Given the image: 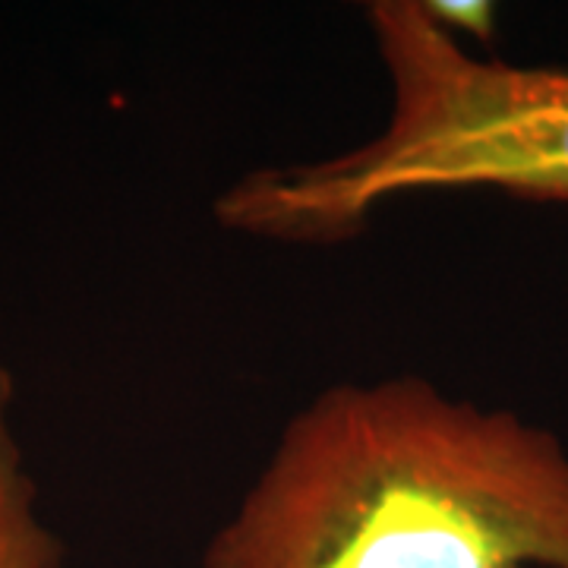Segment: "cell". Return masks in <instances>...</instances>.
Here are the masks:
<instances>
[{"mask_svg":"<svg viewBox=\"0 0 568 568\" xmlns=\"http://www.w3.org/2000/svg\"><path fill=\"white\" fill-rule=\"evenodd\" d=\"M63 540L44 521L17 433V386L0 364V568H63Z\"/></svg>","mask_w":568,"mask_h":568,"instance_id":"cell-3","label":"cell"},{"mask_svg":"<svg viewBox=\"0 0 568 568\" xmlns=\"http://www.w3.org/2000/svg\"><path fill=\"white\" fill-rule=\"evenodd\" d=\"M386 123L316 162L268 164L215 200V222L260 241L347 244L392 200L489 190L568 205V63L474 54L424 0H373Z\"/></svg>","mask_w":568,"mask_h":568,"instance_id":"cell-2","label":"cell"},{"mask_svg":"<svg viewBox=\"0 0 568 568\" xmlns=\"http://www.w3.org/2000/svg\"><path fill=\"white\" fill-rule=\"evenodd\" d=\"M203 568H568V452L424 376L323 388Z\"/></svg>","mask_w":568,"mask_h":568,"instance_id":"cell-1","label":"cell"},{"mask_svg":"<svg viewBox=\"0 0 568 568\" xmlns=\"http://www.w3.org/2000/svg\"><path fill=\"white\" fill-rule=\"evenodd\" d=\"M424 7L426 13L458 41L477 39L489 44V39L496 36V10H493V3H474V0H458V3L424 0Z\"/></svg>","mask_w":568,"mask_h":568,"instance_id":"cell-4","label":"cell"}]
</instances>
